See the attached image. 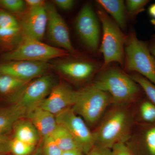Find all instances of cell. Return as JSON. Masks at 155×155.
Instances as JSON below:
<instances>
[{
  "label": "cell",
  "instance_id": "cell-2",
  "mask_svg": "<svg viewBox=\"0 0 155 155\" xmlns=\"http://www.w3.org/2000/svg\"><path fill=\"white\" fill-rule=\"evenodd\" d=\"M130 126L131 119L127 111L122 109L111 111L93 133L94 145L112 149L119 143L125 142Z\"/></svg>",
  "mask_w": 155,
  "mask_h": 155
},
{
  "label": "cell",
  "instance_id": "cell-29",
  "mask_svg": "<svg viewBox=\"0 0 155 155\" xmlns=\"http://www.w3.org/2000/svg\"><path fill=\"white\" fill-rule=\"evenodd\" d=\"M41 148L43 155H61L63 152L51 136L43 139Z\"/></svg>",
  "mask_w": 155,
  "mask_h": 155
},
{
  "label": "cell",
  "instance_id": "cell-37",
  "mask_svg": "<svg viewBox=\"0 0 155 155\" xmlns=\"http://www.w3.org/2000/svg\"><path fill=\"white\" fill-rule=\"evenodd\" d=\"M150 51L155 58V42L152 43L149 47Z\"/></svg>",
  "mask_w": 155,
  "mask_h": 155
},
{
  "label": "cell",
  "instance_id": "cell-38",
  "mask_svg": "<svg viewBox=\"0 0 155 155\" xmlns=\"http://www.w3.org/2000/svg\"><path fill=\"white\" fill-rule=\"evenodd\" d=\"M34 155H43L42 152V150L41 146L37 150L36 152L35 153Z\"/></svg>",
  "mask_w": 155,
  "mask_h": 155
},
{
  "label": "cell",
  "instance_id": "cell-30",
  "mask_svg": "<svg viewBox=\"0 0 155 155\" xmlns=\"http://www.w3.org/2000/svg\"><path fill=\"white\" fill-rule=\"evenodd\" d=\"M112 149L114 155H134L125 142H120L115 144Z\"/></svg>",
  "mask_w": 155,
  "mask_h": 155
},
{
  "label": "cell",
  "instance_id": "cell-36",
  "mask_svg": "<svg viewBox=\"0 0 155 155\" xmlns=\"http://www.w3.org/2000/svg\"><path fill=\"white\" fill-rule=\"evenodd\" d=\"M148 13L152 17L155 19V3L150 6L148 9Z\"/></svg>",
  "mask_w": 155,
  "mask_h": 155
},
{
  "label": "cell",
  "instance_id": "cell-39",
  "mask_svg": "<svg viewBox=\"0 0 155 155\" xmlns=\"http://www.w3.org/2000/svg\"><path fill=\"white\" fill-rule=\"evenodd\" d=\"M150 22L151 24L155 27V19H152L151 20H150Z\"/></svg>",
  "mask_w": 155,
  "mask_h": 155
},
{
  "label": "cell",
  "instance_id": "cell-10",
  "mask_svg": "<svg viewBox=\"0 0 155 155\" xmlns=\"http://www.w3.org/2000/svg\"><path fill=\"white\" fill-rule=\"evenodd\" d=\"M92 8L86 4L78 15L75 22L76 32L82 42L92 51L97 50L99 44V23Z\"/></svg>",
  "mask_w": 155,
  "mask_h": 155
},
{
  "label": "cell",
  "instance_id": "cell-32",
  "mask_svg": "<svg viewBox=\"0 0 155 155\" xmlns=\"http://www.w3.org/2000/svg\"><path fill=\"white\" fill-rule=\"evenodd\" d=\"M53 4L61 10L68 11L71 10L74 5L75 2L72 0H54Z\"/></svg>",
  "mask_w": 155,
  "mask_h": 155
},
{
  "label": "cell",
  "instance_id": "cell-20",
  "mask_svg": "<svg viewBox=\"0 0 155 155\" xmlns=\"http://www.w3.org/2000/svg\"><path fill=\"white\" fill-rule=\"evenodd\" d=\"M29 82L7 74H0V94L13 97L21 91Z\"/></svg>",
  "mask_w": 155,
  "mask_h": 155
},
{
  "label": "cell",
  "instance_id": "cell-15",
  "mask_svg": "<svg viewBox=\"0 0 155 155\" xmlns=\"http://www.w3.org/2000/svg\"><path fill=\"white\" fill-rule=\"evenodd\" d=\"M26 119L32 123L43 139L51 136L58 125L55 115L39 107L29 111Z\"/></svg>",
  "mask_w": 155,
  "mask_h": 155
},
{
  "label": "cell",
  "instance_id": "cell-22",
  "mask_svg": "<svg viewBox=\"0 0 155 155\" xmlns=\"http://www.w3.org/2000/svg\"><path fill=\"white\" fill-rule=\"evenodd\" d=\"M130 77L139 85L150 101L155 105V85L151 82L137 73Z\"/></svg>",
  "mask_w": 155,
  "mask_h": 155
},
{
  "label": "cell",
  "instance_id": "cell-16",
  "mask_svg": "<svg viewBox=\"0 0 155 155\" xmlns=\"http://www.w3.org/2000/svg\"><path fill=\"white\" fill-rule=\"evenodd\" d=\"M27 115L26 111L15 104L0 109V133L5 135L13 129L17 121L25 119Z\"/></svg>",
  "mask_w": 155,
  "mask_h": 155
},
{
  "label": "cell",
  "instance_id": "cell-8",
  "mask_svg": "<svg viewBox=\"0 0 155 155\" xmlns=\"http://www.w3.org/2000/svg\"><path fill=\"white\" fill-rule=\"evenodd\" d=\"M58 125L66 128L77 142L81 149L87 154L94 145L92 132L85 121L71 108L56 116Z\"/></svg>",
  "mask_w": 155,
  "mask_h": 155
},
{
  "label": "cell",
  "instance_id": "cell-21",
  "mask_svg": "<svg viewBox=\"0 0 155 155\" xmlns=\"http://www.w3.org/2000/svg\"><path fill=\"white\" fill-rule=\"evenodd\" d=\"M24 36L21 28H0V46L8 51L13 50L20 43Z\"/></svg>",
  "mask_w": 155,
  "mask_h": 155
},
{
  "label": "cell",
  "instance_id": "cell-24",
  "mask_svg": "<svg viewBox=\"0 0 155 155\" xmlns=\"http://www.w3.org/2000/svg\"><path fill=\"white\" fill-rule=\"evenodd\" d=\"M35 147L14 138L10 141V152L13 155H29L33 152Z\"/></svg>",
  "mask_w": 155,
  "mask_h": 155
},
{
  "label": "cell",
  "instance_id": "cell-31",
  "mask_svg": "<svg viewBox=\"0 0 155 155\" xmlns=\"http://www.w3.org/2000/svg\"><path fill=\"white\" fill-rule=\"evenodd\" d=\"M86 155H114V154L112 149L95 145Z\"/></svg>",
  "mask_w": 155,
  "mask_h": 155
},
{
  "label": "cell",
  "instance_id": "cell-12",
  "mask_svg": "<svg viewBox=\"0 0 155 155\" xmlns=\"http://www.w3.org/2000/svg\"><path fill=\"white\" fill-rule=\"evenodd\" d=\"M78 94V91L74 90L68 84L57 83L38 107L56 116L72 108L77 100Z\"/></svg>",
  "mask_w": 155,
  "mask_h": 155
},
{
  "label": "cell",
  "instance_id": "cell-3",
  "mask_svg": "<svg viewBox=\"0 0 155 155\" xmlns=\"http://www.w3.org/2000/svg\"><path fill=\"white\" fill-rule=\"evenodd\" d=\"M124 47L125 69L142 75L155 85V58L146 44L132 32L125 37Z\"/></svg>",
  "mask_w": 155,
  "mask_h": 155
},
{
  "label": "cell",
  "instance_id": "cell-23",
  "mask_svg": "<svg viewBox=\"0 0 155 155\" xmlns=\"http://www.w3.org/2000/svg\"><path fill=\"white\" fill-rule=\"evenodd\" d=\"M139 113L141 120L148 124L155 123V105L148 99L140 104Z\"/></svg>",
  "mask_w": 155,
  "mask_h": 155
},
{
  "label": "cell",
  "instance_id": "cell-28",
  "mask_svg": "<svg viewBox=\"0 0 155 155\" xmlns=\"http://www.w3.org/2000/svg\"><path fill=\"white\" fill-rule=\"evenodd\" d=\"M149 2L148 0H127L125 2V8L130 15L135 16L144 11Z\"/></svg>",
  "mask_w": 155,
  "mask_h": 155
},
{
  "label": "cell",
  "instance_id": "cell-27",
  "mask_svg": "<svg viewBox=\"0 0 155 155\" xmlns=\"http://www.w3.org/2000/svg\"><path fill=\"white\" fill-rule=\"evenodd\" d=\"M152 125L143 134V145L148 155H155V123Z\"/></svg>",
  "mask_w": 155,
  "mask_h": 155
},
{
  "label": "cell",
  "instance_id": "cell-25",
  "mask_svg": "<svg viewBox=\"0 0 155 155\" xmlns=\"http://www.w3.org/2000/svg\"><path fill=\"white\" fill-rule=\"evenodd\" d=\"M26 6L25 1L22 0H0V7L9 13H22Z\"/></svg>",
  "mask_w": 155,
  "mask_h": 155
},
{
  "label": "cell",
  "instance_id": "cell-9",
  "mask_svg": "<svg viewBox=\"0 0 155 155\" xmlns=\"http://www.w3.org/2000/svg\"><path fill=\"white\" fill-rule=\"evenodd\" d=\"M48 24L46 31L49 40L56 47L77 55V51L72 45L69 29L63 17L58 13L54 4L46 3Z\"/></svg>",
  "mask_w": 155,
  "mask_h": 155
},
{
  "label": "cell",
  "instance_id": "cell-35",
  "mask_svg": "<svg viewBox=\"0 0 155 155\" xmlns=\"http://www.w3.org/2000/svg\"><path fill=\"white\" fill-rule=\"evenodd\" d=\"M82 151L79 149L63 151L61 155H84Z\"/></svg>",
  "mask_w": 155,
  "mask_h": 155
},
{
  "label": "cell",
  "instance_id": "cell-18",
  "mask_svg": "<svg viewBox=\"0 0 155 155\" xmlns=\"http://www.w3.org/2000/svg\"><path fill=\"white\" fill-rule=\"evenodd\" d=\"M97 3L111 15L114 21L120 28L126 27L125 5L122 0H98Z\"/></svg>",
  "mask_w": 155,
  "mask_h": 155
},
{
  "label": "cell",
  "instance_id": "cell-1",
  "mask_svg": "<svg viewBox=\"0 0 155 155\" xmlns=\"http://www.w3.org/2000/svg\"><path fill=\"white\" fill-rule=\"evenodd\" d=\"M93 85L108 94L112 103L117 105L131 102L138 96L140 91V87L130 76L113 67L104 71Z\"/></svg>",
  "mask_w": 155,
  "mask_h": 155
},
{
  "label": "cell",
  "instance_id": "cell-14",
  "mask_svg": "<svg viewBox=\"0 0 155 155\" xmlns=\"http://www.w3.org/2000/svg\"><path fill=\"white\" fill-rule=\"evenodd\" d=\"M48 20L46 5L29 9L20 22V27L24 35L41 41L46 32Z\"/></svg>",
  "mask_w": 155,
  "mask_h": 155
},
{
  "label": "cell",
  "instance_id": "cell-7",
  "mask_svg": "<svg viewBox=\"0 0 155 155\" xmlns=\"http://www.w3.org/2000/svg\"><path fill=\"white\" fill-rule=\"evenodd\" d=\"M58 83L54 76L45 74L28 82L21 91L12 97L13 104L27 112L38 107Z\"/></svg>",
  "mask_w": 155,
  "mask_h": 155
},
{
  "label": "cell",
  "instance_id": "cell-13",
  "mask_svg": "<svg viewBox=\"0 0 155 155\" xmlns=\"http://www.w3.org/2000/svg\"><path fill=\"white\" fill-rule=\"evenodd\" d=\"M54 68L59 73L70 80L83 81L91 78L99 66L94 61L71 59L59 62Z\"/></svg>",
  "mask_w": 155,
  "mask_h": 155
},
{
  "label": "cell",
  "instance_id": "cell-34",
  "mask_svg": "<svg viewBox=\"0 0 155 155\" xmlns=\"http://www.w3.org/2000/svg\"><path fill=\"white\" fill-rule=\"evenodd\" d=\"M26 5L28 8H35L45 5L46 3L43 0H25Z\"/></svg>",
  "mask_w": 155,
  "mask_h": 155
},
{
  "label": "cell",
  "instance_id": "cell-26",
  "mask_svg": "<svg viewBox=\"0 0 155 155\" xmlns=\"http://www.w3.org/2000/svg\"><path fill=\"white\" fill-rule=\"evenodd\" d=\"M20 22L11 13L0 9V28H20Z\"/></svg>",
  "mask_w": 155,
  "mask_h": 155
},
{
  "label": "cell",
  "instance_id": "cell-11",
  "mask_svg": "<svg viewBox=\"0 0 155 155\" xmlns=\"http://www.w3.org/2000/svg\"><path fill=\"white\" fill-rule=\"evenodd\" d=\"M51 67L48 62L4 61L0 63V74H7L21 80L30 81L45 75Z\"/></svg>",
  "mask_w": 155,
  "mask_h": 155
},
{
  "label": "cell",
  "instance_id": "cell-40",
  "mask_svg": "<svg viewBox=\"0 0 155 155\" xmlns=\"http://www.w3.org/2000/svg\"><path fill=\"white\" fill-rule=\"evenodd\" d=\"M4 154L5 153H4L2 152V151H0V155H4Z\"/></svg>",
  "mask_w": 155,
  "mask_h": 155
},
{
  "label": "cell",
  "instance_id": "cell-33",
  "mask_svg": "<svg viewBox=\"0 0 155 155\" xmlns=\"http://www.w3.org/2000/svg\"><path fill=\"white\" fill-rule=\"evenodd\" d=\"M9 140L5 134L0 133V151L4 153L10 152V143Z\"/></svg>",
  "mask_w": 155,
  "mask_h": 155
},
{
  "label": "cell",
  "instance_id": "cell-17",
  "mask_svg": "<svg viewBox=\"0 0 155 155\" xmlns=\"http://www.w3.org/2000/svg\"><path fill=\"white\" fill-rule=\"evenodd\" d=\"M14 138L28 144L35 146L40 139L39 134L32 123L22 119L16 122L14 126Z\"/></svg>",
  "mask_w": 155,
  "mask_h": 155
},
{
  "label": "cell",
  "instance_id": "cell-5",
  "mask_svg": "<svg viewBox=\"0 0 155 155\" xmlns=\"http://www.w3.org/2000/svg\"><path fill=\"white\" fill-rule=\"evenodd\" d=\"M97 17L102 25L103 35L101 52L104 57L102 68L113 62L124 65V46L125 37L120 27L105 11L99 10Z\"/></svg>",
  "mask_w": 155,
  "mask_h": 155
},
{
  "label": "cell",
  "instance_id": "cell-19",
  "mask_svg": "<svg viewBox=\"0 0 155 155\" xmlns=\"http://www.w3.org/2000/svg\"><path fill=\"white\" fill-rule=\"evenodd\" d=\"M51 136L62 151L76 149L81 150L72 134L61 125H58Z\"/></svg>",
  "mask_w": 155,
  "mask_h": 155
},
{
  "label": "cell",
  "instance_id": "cell-4",
  "mask_svg": "<svg viewBox=\"0 0 155 155\" xmlns=\"http://www.w3.org/2000/svg\"><path fill=\"white\" fill-rule=\"evenodd\" d=\"M65 50L53 47L24 35L22 40L13 50L1 56L4 61H24L48 62L49 60L69 56Z\"/></svg>",
  "mask_w": 155,
  "mask_h": 155
},
{
  "label": "cell",
  "instance_id": "cell-6",
  "mask_svg": "<svg viewBox=\"0 0 155 155\" xmlns=\"http://www.w3.org/2000/svg\"><path fill=\"white\" fill-rule=\"evenodd\" d=\"M111 103L108 94L92 85L78 91L77 100L71 109L85 122L94 125Z\"/></svg>",
  "mask_w": 155,
  "mask_h": 155
}]
</instances>
